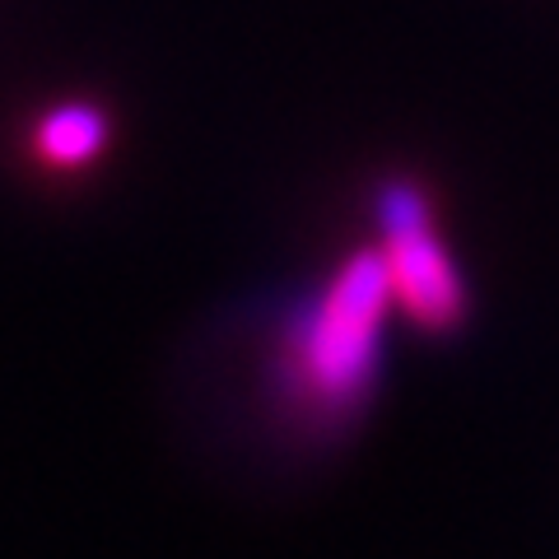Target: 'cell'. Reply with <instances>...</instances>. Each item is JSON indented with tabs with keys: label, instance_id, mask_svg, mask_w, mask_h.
I'll use <instances>...</instances> for the list:
<instances>
[{
	"label": "cell",
	"instance_id": "cell-1",
	"mask_svg": "<svg viewBox=\"0 0 559 559\" xmlns=\"http://www.w3.org/2000/svg\"><path fill=\"white\" fill-rule=\"evenodd\" d=\"M392 308L396 294L382 252H349L318 289L285 308L271 355L275 406L318 439L359 419L382 382Z\"/></svg>",
	"mask_w": 559,
	"mask_h": 559
},
{
	"label": "cell",
	"instance_id": "cell-2",
	"mask_svg": "<svg viewBox=\"0 0 559 559\" xmlns=\"http://www.w3.org/2000/svg\"><path fill=\"white\" fill-rule=\"evenodd\" d=\"M373 215L382 238L378 252L388 261L396 308L429 336L457 331L466 322L471 294L448 242L439 238V224H433L429 197L419 191V182L401 178V173L382 178L373 191Z\"/></svg>",
	"mask_w": 559,
	"mask_h": 559
},
{
	"label": "cell",
	"instance_id": "cell-3",
	"mask_svg": "<svg viewBox=\"0 0 559 559\" xmlns=\"http://www.w3.org/2000/svg\"><path fill=\"white\" fill-rule=\"evenodd\" d=\"M112 140V117L98 108V103H84V98H66L57 108H47L38 131H33V145L47 164L57 168H84L94 164Z\"/></svg>",
	"mask_w": 559,
	"mask_h": 559
}]
</instances>
